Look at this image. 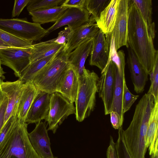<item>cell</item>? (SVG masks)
<instances>
[{
	"label": "cell",
	"mask_w": 158,
	"mask_h": 158,
	"mask_svg": "<svg viewBox=\"0 0 158 158\" xmlns=\"http://www.w3.org/2000/svg\"><path fill=\"white\" fill-rule=\"evenodd\" d=\"M155 38L149 31L136 5L132 0H129L127 44L148 74L158 59V51L154 45Z\"/></svg>",
	"instance_id": "6da1fadb"
},
{
	"label": "cell",
	"mask_w": 158,
	"mask_h": 158,
	"mask_svg": "<svg viewBox=\"0 0 158 158\" xmlns=\"http://www.w3.org/2000/svg\"><path fill=\"white\" fill-rule=\"evenodd\" d=\"M154 107L149 101L141 99L136 105L132 119L123 131L126 146L132 158H145L146 138L150 117Z\"/></svg>",
	"instance_id": "7a4b0ae2"
},
{
	"label": "cell",
	"mask_w": 158,
	"mask_h": 158,
	"mask_svg": "<svg viewBox=\"0 0 158 158\" xmlns=\"http://www.w3.org/2000/svg\"><path fill=\"white\" fill-rule=\"evenodd\" d=\"M28 124L17 118L0 146V158H40L30 142Z\"/></svg>",
	"instance_id": "3957f363"
},
{
	"label": "cell",
	"mask_w": 158,
	"mask_h": 158,
	"mask_svg": "<svg viewBox=\"0 0 158 158\" xmlns=\"http://www.w3.org/2000/svg\"><path fill=\"white\" fill-rule=\"evenodd\" d=\"M68 54L63 48L56 56L32 78L30 81L39 90L50 94L57 92L62 79L70 67Z\"/></svg>",
	"instance_id": "277c9868"
},
{
	"label": "cell",
	"mask_w": 158,
	"mask_h": 158,
	"mask_svg": "<svg viewBox=\"0 0 158 158\" xmlns=\"http://www.w3.org/2000/svg\"><path fill=\"white\" fill-rule=\"evenodd\" d=\"M99 79L94 71L85 68L83 74L78 77V89L75 102L76 118L79 122L89 116L95 109Z\"/></svg>",
	"instance_id": "5b68a950"
},
{
	"label": "cell",
	"mask_w": 158,
	"mask_h": 158,
	"mask_svg": "<svg viewBox=\"0 0 158 158\" xmlns=\"http://www.w3.org/2000/svg\"><path fill=\"white\" fill-rule=\"evenodd\" d=\"M0 28L19 38L31 42L40 41L48 34L41 24L24 19L0 18Z\"/></svg>",
	"instance_id": "8992f818"
},
{
	"label": "cell",
	"mask_w": 158,
	"mask_h": 158,
	"mask_svg": "<svg viewBox=\"0 0 158 158\" xmlns=\"http://www.w3.org/2000/svg\"><path fill=\"white\" fill-rule=\"evenodd\" d=\"M76 114L75 107L71 102L58 92L50 94L49 111L47 122L48 131L55 134L58 128L69 115Z\"/></svg>",
	"instance_id": "52a82bcc"
},
{
	"label": "cell",
	"mask_w": 158,
	"mask_h": 158,
	"mask_svg": "<svg viewBox=\"0 0 158 158\" xmlns=\"http://www.w3.org/2000/svg\"><path fill=\"white\" fill-rule=\"evenodd\" d=\"M129 1L118 0L117 12L114 26L110 35L106 38L110 46L111 39L114 42V49L117 52L121 47L129 48L127 43L128 11Z\"/></svg>",
	"instance_id": "ba28073f"
},
{
	"label": "cell",
	"mask_w": 158,
	"mask_h": 158,
	"mask_svg": "<svg viewBox=\"0 0 158 158\" xmlns=\"http://www.w3.org/2000/svg\"><path fill=\"white\" fill-rule=\"evenodd\" d=\"M32 45L20 48L9 47L0 49L2 64L12 69L15 76L19 78L30 63Z\"/></svg>",
	"instance_id": "9c48e42d"
},
{
	"label": "cell",
	"mask_w": 158,
	"mask_h": 158,
	"mask_svg": "<svg viewBox=\"0 0 158 158\" xmlns=\"http://www.w3.org/2000/svg\"><path fill=\"white\" fill-rule=\"evenodd\" d=\"M115 62L110 60L101 72L98 82V92L103 102L106 115L111 112L115 86Z\"/></svg>",
	"instance_id": "30bf717a"
},
{
	"label": "cell",
	"mask_w": 158,
	"mask_h": 158,
	"mask_svg": "<svg viewBox=\"0 0 158 158\" xmlns=\"http://www.w3.org/2000/svg\"><path fill=\"white\" fill-rule=\"evenodd\" d=\"M90 54L89 64L97 67L102 72L109 60L110 46L105 35L100 29L93 38Z\"/></svg>",
	"instance_id": "8fae6325"
},
{
	"label": "cell",
	"mask_w": 158,
	"mask_h": 158,
	"mask_svg": "<svg viewBox=\"0 0 158 158\" xmlns=\"http://www.w3.org/2000/svg\"><path fill=\"white\" fill-rule=\"evenodd\" d=\"M48 131L45 122L41 121L37 123L34 129L28 133L31 144L40 158H54Z\"/></svg>",
	"instance_id": "7c38bea8"
},
{
	"label": "cell",
	"mask_w": 158,
	"mask_h": 158,
	"mask_svg": "<svg viewBox=\"0 0 158 158\" xmlns=\"http://www.w3.org/2000/svg\"><path fill=\"white\" fill-rule=\"evenodd\" d=\"M90 14L84 8L82 9L68 8L59 19L46 29L48 34L62 26L67 25L73 30L89 21Z\"/></svg>",
	"instance_id": "4fadbf2b"
},
{
	"label": "cell",
	"mask_w": 158,
	"mask_h": 158,
	"mask_svg": "<svg viewBox=\"0 0 158 158\" xmlns=\"http://www.w3.org/2000/svg\"><path fill=\"white\" fill-rule=\"evenodd\" d=\"M95 19L90 16L89 21L73 30L64 49L69 54L86 41L93 38L99 29Z\"/></svg>",
	"instance_id": "5bb4252c"
},
{
	"label": "cell",
	"mask_w": 158,
	"mask_h": 158,
	"mask_svg": "<svg viewBox=\"0 0 158 158\" xmlns=\"http://www.w3.org/2000/svg\"><path fill=\"white\" fill-rule=\"evenodd\" d=\"M50 94L40 91L28 112L25 122L37 123L43 119L47 121L49 111Z\"/></svg>",
	"instance_id": "9a60e30c"
},
{
	"label": "cell",
	"mask_w": 158,
	"mask_h": 158,
	"mask_svg": "<svg viewBox=\"0 0 158 158\" xmlns=\"http://www.w3.org/2000/svg\"><path fill=\"white\" fill-rule=\"evenodd\" d=\"M23 83L19 79L14 81H2L1 83V91L8 100L4 123L11 117L16 115L17 106Z\"/></svg>",
	"instance_id": "2e32d148"
},
{
	"label": "cell",
	"mask_w": 158,
	"mask_h": 158,
	"mask_svg": "<svg viewBox=\"0 0 158 158\" xmlns=\"http://www.w3.org/2000/svg\"><path fill=\"white\" fill-rule=\"evenodd\" d=\"M127 60L134 90L137 93H142L148 81V74L130 48Z\"/></svg>",
	"instance_id": "e0dca14e"
},
{
	"label": "cell",
	"mask_w": 158,
	"mask_h": 158,
	"mask_svg": "<svg viewBox=\"0 0 158 158\" xmlns=\"http://www.w3.org/2000/svg\"><path fill=\"white\" fill-rule=\"evenodd\" d=\"M39 91L31 81L23 83L16 110L18 118L25 122L28 110Z\"/></svg>",
	"instance_id": "ac0fdd59"
},
{
	"label": "cell",
	"mask_w": 158,
	"mask_h": 158,
	"mask_svg": "<svg viewBox=\"0 0 158 158\" xmlns=\"http://www.w3.org/2000/svg\"><path fill=\"white\" fill-rule=\"evenodd\" d=\"M93 39L84 42L68 54L70 67L78 77L81 76L84 74L85 62L90 53Z\"/></svg>",
	"instance_id": "d6986e66"
},
{
	"label": "cell",
	"mask_w": 158,
	"mask_h": 158,
	"mask_svg": "<svg viewBox=\"0 0 158 158\" xmlns=\"http://www.w3.org/2000/svg\"><path fill=\"white\" fill-rule=\"evenodd\" d=\"M118 0H111L108 6L101 13L96 21L99 29L103 32L106 38L112 32L116 21Z\"/></svg>",
	"instance_id": "ffe728a7"
},
{
	"label": "cell",
	"mask_w": 158,
	"mask_h": 158,
	"mask_svg": "<svg viewBox=\"0 0 158 158\" xmlns=\"http://www.w3.org/2000/svg\"><path fill=\"white\" fill-rule=\"evenodd\" d=\"M78 86V77L70 67L62 79L57 92L73 103L76 101Z\"/></svg>",
	"instance_id": "44dd1931"
},
{
	"label": "cell",
	"mask_w": 158,
	"mask_h": 158,
	"mask_svg": "<svg viewBox=\"0 0 158 158\" xmlns=\"http://www.w3.org/2000/svg\"><path fill=\"white\" fill-rule=\"evenodd\" d=\"M124 69L125 67L118 68L115 64L114 94L111 110L119 114L123 123L124 114L123 110L122 97L124 82L125 81Z\"/></svg>",
	"instance_id": "7402d4cb"
},
{
	"label": "cell",
	"mask_w": 158,
	"mask_h": 158,
	"mask_svg": "<svg viewBox=\"0 0 158 158\" xmlns=\"http://www.w3.org/2000/svg\"><path fill=\"white\" fill-rule=\"evenodd\" d=\"M64 47L51 40L33 44L29 58L30 63L53 55L61 50Z\"/></svg>",
	"instance_id": "603a6c76"
},
{
	"label": "cell",
	"mask_w": 158,
	"mask_h": 158,
	"mask_svg": "<svg viewBox=\"0 0 158 158\" xmlns=\"http://www.w3.org/2000/svg\"><path fill=\"white\" fill-rule=\"evenodd\" d=\"M68 8L60 5L46 9L29 12L33 23L43 24L56 22Z\"/></svg>",
	"instance_id": "cb8c5ba5"
},
{
	"label": "cell",
	"mask_w": 158,
	"mask_h": 158,
	"mask_svg": "<svg viewBox=\"0 0 158 158\" xmlns=\"http://www.w3.org/2000/svg\"><path fill=\"white\" fill-rule=\"evenodd\" d=\"M158 101L155 102L149 121L146 138V146L149 148V154L154 152L156 143L158 142Z\"/></svg>",
	"instance_id": "d4e9b609"
},
{
	"label": "cell",
	"mask_w": 158,
	"mask_h": 158,
	"mask_svg": "<svg viewBox=\"0 0 158 158\" xmlns=\"http://www.w3.org/2000/svg\"><path fill=\"white\" fill-rule=\"evenodd\" d=\"M61 50L52 56L30 63L21 73L19 79L24 82L30 81L37 73L56 56Z\"/></svg>",
	"instance_id": "484cf974"
},
{
	"label": "cell",
	"mask_w": 158,
	"mask_h": 158,
	"mask_svg": "<svg viewBox=\"0 0 158 158\" xmlns=\"http://www.w3.org/2000/svg\"><path fill=\"white\" fill-rule=\"evenodd\" d=\"M132 1L139 11L149 31L152 35L155 37V24L152 21V0H132Z\"/></svg>",
	"instance_id": "4316f807"
},
{
	"label": "cell",
	"mask_w": 158,
	"mask_h": 158,
	"mask_svg": "<svg viewBox=\"0 0 158 158\" xmlns=\"http://www.w3.org/2000/svg\"><path fill=\"white\" fill-rule=\"evenodd\" d=\"M111 0H86L85 8L96 21Z\"/></svg>",
	"instance_id": "83f0119b"
},
{
	"label": "cell",
	"mask_w": 158,
	"mask_h": 158,
	"mask_svg": "<svg viewBox=\"0 0 158 158\" xmlns=\"http://www.w3.org/2000/svg\"><path fill=\"white\" fill-rule=\"evenodd\" d=\"M0 39L10 47H24L30 46L33 44L32 42L16 36L1 28Z\"/></svg>",
	"instance_id": "f1b7e54d"
},
{
	"label": "cell",
	"mask_w": 158,
	"mask_h": 158,
	"mask_svg": "<svg viewBox=\"0 0 158 158\" xmlns=\"http://www.w3.org/2000/svg\"><path fill=\"white\" fill-rule=\"evenodd\" d=\"M64 0H30L27 5L28 12L46 9L61 5Z\"/></svg>",
	"instance_id": "f546056e"
},
{
	"label": "cell",
	"mask_w": 158,
	"mask_h": 158,
	"mask_svg": "<svg viewBox=\"0 0 158 158\" xmlns=\"http://www.w3.org/2000/svg\"><path fill=\"white\" fill-rule=\"evenodd\" d=\"M149 75L151 85L148 93L154 96L155 102L158 101V59L156 60L153 69Z\"/></svg>",
	"instance_id": "4dcf8cb0"
},
{
	"label": "cell",
	"mask_w": 158,
	"mask_h": 158,
	"mask_svg": "<svg viewBox=\"0 0 158 158\" xmlns=\"http://www.w3.org/2000/svg\"><path fill=\"white\" fill-rule=\"evenodd\" d=\"M139 95H135L129 91L126 84V80L123 84L122 97V107L124 114L128 111L139 98Z\"/></svg>",
	"instance_id": "1f68e13d"
},
{
	"label": "cell",
	"mask_w": 158,
	"mask_h": 158,
	"mask_svg": "<svg viewBox=\"0 0 158 158\" xmlns=\"http://www.w3.org/2000/svg\"><path fill=\"white\" fill-rule=\"evenodd\" d=\"M118 131V136L115 147L118 158H132L128 151L124 141L122 127Z\"/></svg>",
	"instance_id": "d6a6232c"
},
{
	"label": "cell",
	"mask_w": 158,
	"mask_h": 158,
	"mask_svg": "<svg viewBox=\"0 0 158 158\" xmlns=\"http://www.w3.org/2000/svg\"><path fill=\"white\" fill-rule=\"evenodd\" d=\"M73 30L68 26L60 31L58 34L57 37L51 40L52 41L59 44L66 45L71 36Z\"/></svg>",
	"instance_id": "836d02e7"
},
{
	"label": "cell",
	"mask_w": 158,
	"mask_h": 158,
	"mask_svg": "<svg viewBox=\"0 0 158 158\" xmlns=\"http://www.w3.org/2000/svg\"><path fill=\"white\" fill-rule=\"evenodd\" d=\"M17 118L16 115H13L9 118L4 123L0 132V146L9 132Z\"/></svg>",
	"instance_id": "e575fe53"
},
{
	"label": "cell",
	"mask_w": 158,
	"mask_h": 158,
	"mask_svg": "<svg viewBox=\"0 0 158 158\" xmlns=\"http://www.w3.org/2000/svg\"><path fill=\"white\" fill-rule=\"evenodd\" d=\"M30 0H15L12 13V17L19 16L27 6Z\"/></svg>",
	"instance_id": "d590c367"
},
{
	"label": "cell",
	"mask_w": 158,
	"mask_h": 158,
	"mask_svg": "<svg viewBox=\"0 0 158 158\" xmlns=\"http://www.w3.org/2000/svg\"><path fill=\"white\" fill-rule=\"evenodd\" d=\"M85 1L86 0H65L60 6L67 8L82 9L85 8Z\"/></svg>",
	"instance_id": "8d00e7d4"
},
{
	"label": "cell",
	"mask_w": 158,
	"mask_h": 158,
	"mask_svg": "<svg viewBox=\"0 0 158 158\" xmlns=\"http://www.w3.org/2000/svg\"><path fill=\"white\" fill-rule=\"evenodd\" d=\"M7 102V97L3 94L2 97L0 101V132L4 124Z\"/></svg>",
	"instance_id": "74e56055"
},
{
	"label": "cell",
	"mask_w": 158,
	"mask_h": 158,
	"mask_svg": "<svg viewBox=\"0 0 158 158\" xmlns=\"http://www.w3.org/2000/svg\"><path fill=\"white\" fill-rule=\"evenodd\" d=\"M110 114V122L113 128L115 129H118L122 127L123 123L119 114L114 111H111Z\"/></svg>",
	"instance_id": "f35d334b"
},
{
	"label": "cell",
	"mask_w": 158,
	"mask_h": 158,
	"mask_svg": "<svg viewBox=\"0 0 158 158\" xmlns=\"http://www.w3.org/2000/svg\"><path fill=\"white\" fill-rule=\"evenodd\" d=\"M107 158H118L115 147V143L110 136V144L106 151Z\"/></svg>",
	"instance_id": "ab89813d"
},
{
	"label": "cell",
	"mask_w": 158,
	"mask_h": 158,
	"mask_svg": "<svg viewBox=\"0 0 158 158\" xmlns=\"http://www.w3.org/2000/svg\"><path fill=\"white\" fill-rule=\"evenodd\" d=\"M158 142H157L156 144L154 152L150 155L151 158H158Z\"/></svg>",
	"instance_id": "60d3db41"
},
{
	"label": "cell",
	"mask_w": 158,
	"mask_h": 158,
	"mask_svg": "<svg viewBox=\"0 0 158 158\" xmlns=\"http://www.w3.org/2000/svg\"><path fill=\"white\" fill-rule=\"evenodd\" d=\"M1 65V61L0 58V77L3 78L4 77L3 74L5 73V72L3 71Z\"/></svg>",
	"instance_id": "b9f144b4"
},
{
	"label": "cell",
	"mask_w": 158,
	"mask_h": 158,
	"mask_svg": "<svg viewBox=\"0 0 158 158\" xmlns=\"http://www.w3.org/2000/svg\"><path fill=\"white\" fill-rule=\"evenodd\" d=\"M4 79V77L3 78H1L0 77V101H1L2 96H3V94H2V93L1 91V89H0V84L1 83V82L3 81V79Z\"/></svg>",
	"instance_id": "7bdbcfd3"
},
{
	"label": "cell",
	"mask_w": 158,
	"mask_h": 158,
	"mask_svg": "<svg viewBox=\"0 0 158 158\" xmlns=\"http://www.w3.org/2000/svg\"><path fill=\"white\" fill-rule=\"evenodd\" d=\"M0 46L10 47L7 44L0 39Z\"/></svg>",
	"instance_id": "ee69618b"
},
{
	"label": "cell",
	"mask_w": 158,
	"mask_h": 158,
	"mask_svg": "<svg viewBox=\"0 0 158 158\" xmlns=\"http://www.w3.org/2000/svg\"><path fill=\"white\" fill-rule=\"evenodd\" d=\"M9 47L0 46V49L7 48Z\"/></svg>",
	"instance_id": "f6af8a7d"
},
{
	"label": "cell",
	"mask_w": 158,
	"mask_h": 158,
	"mask_svg": "<svg viewBox=\"0 0 158 158\" xmlns=\"http://www.w3.org/2000/svg\"><path fill=\"white\" fill-rule=\"evenodd\" d=\"M54 158H58L57 157H54Z\"/></svg>",
	"instance_id": "bcb514c9"
}]
</instances>
